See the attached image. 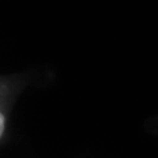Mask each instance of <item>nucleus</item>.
<instances>
[{"mask_svg":"<svg viewBox=\"0 0 158 158\" xmlns=\"http://www.w3.org/2000/svg\"><path fill=\"white\" fill-rule=\"evenodd\" d=\"M4 131H6V116L3 112H0V138H2Z\"/></svg>","mask_w":158,"mask_h":158,"instance_id":"obj_1","label":"nucleus"}]
</instances>
